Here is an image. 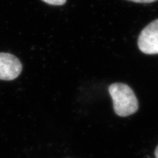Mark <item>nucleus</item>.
Here are the masks:
<instances>
[{
	"label": "nucleus",
	"instance_id": "nucleus-2",
	"mask_svg": "<svg viewBox=\"0 0 158 158\" xmlns=\"http://www.w3.org/2000/svg\"><path fill=\"white\" fill-rule=\"evenodd\" d=\"M138 45L146 54H158V19L147 25L139 35Z\"/></svg>",
	"mask_w": 158,
	"mask_h": 158
},
{
	"label": "nucleus",
	"instance_id": "nucleus-4",
	"mask_svg": "<svg viewBox=\"0 0 158 158\" xmlns=\"http://www.w3.org/2000/svg\"><path fill=\"white\" fill-rule=\"evenodd\" d=\"M44 2L51 5H63L67 0H42Z\"/></svg>",
	"mask_w": 158,
	"mask_h": 158
},
{
	"label": "nucleus",
	"instance_id": "nucleus-5",
	"mask_svg": "<svg viewBox=\"0 0 158 158\" xmlns=\"http://www.w3.org/2000/svg\"><path fill=\"white\" fill-rule=\"evenodd\" d=\"M129 1H132L137 3H152L154 2H156L157 0H129Z\"/></svg>",
	"mask_w": 158,
	"mask_h": 158
},
{
	"label": "nucleus",
	"instance_id": "nucleus-1",
	"mask_svg": "<svg viewBox=\"0 0 158 158\" xmlns=\"http://www.w3.org/2000/svg\"><path fill=\"white\" fill-rule=\"evenodd\" d=\"M108 91L113 100L114 110L118 116L125 117L137 111L138 99L129 86L122 83H114L109 86Z\"/></svg>",
	"mask_w": 158,
	"mask_h": 158
},
{
	"label": "nucleus",
	"instance_id": "nucleus-3",
	"mask_svg": "<svg viewBox=\"0 0 158 158\" xmlns=\"http://www.w3.org/2000/svg\"><path fill=\"white\" fill-rule=\"evenodd\" d=\"M21 71L22 64L16 56L9 53H0V80H13Z\"/></svg>",
	"mask_w": 158,
	"mask_h": 158
},
{
	"label": "nucleus",
	"instance_id": "nucleus-6",
	"mask_svg": "<svg viewBox=\"0 0 158 158\" xmlns=\"http://www.w3.org/2000/svg\"><path fill=\"white\" fill-rule=\"evenodd\" d=\"M155 157L156 158H158V146H157V148H156V149H155Z\"/></svg>",
	"mask_w": 158,
	"mask_h": 158
}]
</instances>
